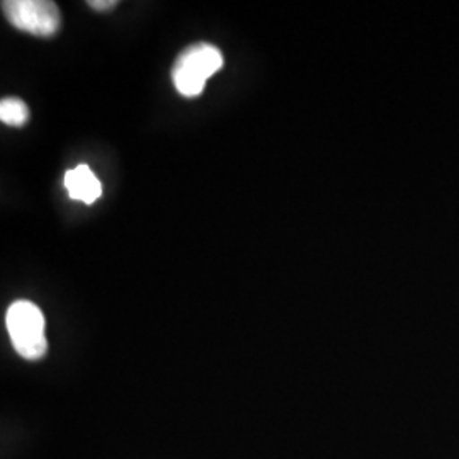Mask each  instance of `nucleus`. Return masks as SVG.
Listing matches in <instances>:
<instances>
[{
  "instance_id": "6",
  "label": "nucleus",
  "mask_w": 459,
  "mask_h": 459,
  "mask_svg": "<svg viewBox=\"0 0 459 459\" xmlns=\"http://www.w3.org/2000/svg\"><path fill=\"white\" fill-rule=\"evenodd\" d=\"M115 5H117V2L115 0H91L89 2V7H92L96 11H108V9H113Z\"/></svg>"
},
{
  "instance_id": "5",
  "label": "nucleus",
  "mask_w": 459,
  "mask_h": 459,
  "mask_svg": "<svg viewBox=\"0 0 459 459\" xmlns=\"http://www.w3.org/2000/svg\"><path fill=\"white\" fill-rule=\"evenodd\" d=\"M28 117H30V111L22 100L9 98L0 102V119L4 125L19 128L28 123Z\"/></svg>"
},
{
  "instance_id": "4",
  "label": "nucleus",
  "mask_w": 459,
  "mask_h": 459,
  "mask_svg": "<svg viewBox=\"0 0 459 459\" xmlns=\"http://www.w3.org/2000/svg\"><path fill=\"white\" fill-rule=\"evenodd\" d=\"M64 181L70 197L75 201H82L85 204L96 203L102 195V184L87 165H79L66 170Z\"/></svg>"
},
{
  "instance_id": "2",
  "label": "nucleus",
  "mask_w": 459,
  "mask_h": 459,
  "mask_svg": "<svg viewBox=\"0 0 459 459\" xmlns=\"http://www.w3.org/2000/svg\"><path fill=\"white\" fill-rule=\"evenodd\" d=\"M5 327L17 354L24 359L38 361L47 354L45 316L31 301L13 303L5 313Z\"/></svg>"
},
{
  "instance_id": "1",
  "label": "nucleus",
  "mask_w": 459,
  "mask_h": 459,
  "mask_svg": "<svg viewBox=\"0 0 459 459\" xmlns=\"http://www.w3.org/2000/svg\"><path fill=\"white\" fill-rule=\"evenodd\" d=\"M223 64L220 49L208 43H197L184 49L176 60L172 82L184 98H197L203 94L206 81L221 70Z\"/></svg>"
},
{
  "instance_id": "3",
  "label": "nucleus",
  "mask_w": 459,
  "mask_h": 459,
  "mask_svg": "<svg viewBox=\"0 0 459 459\" xmlns=\"http://www.w3.org/2000/svg\"><path fill=\"white\" fill-rule=\"evenodd\" d=\"M2 11L7 21L24 33L48 38L60 30V11L51 0H5Z\"/></svg>"
}]
</instances>
